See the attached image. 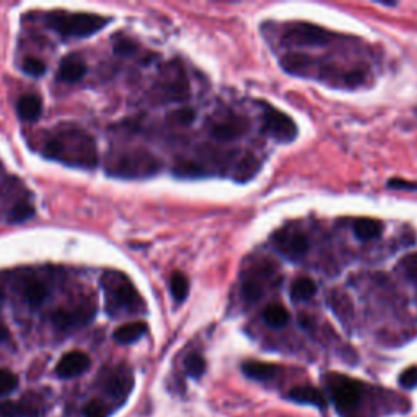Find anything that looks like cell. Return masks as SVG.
I'll return each instance as SVG.
<instances>
[{"label": "cell", "instance_id": "12", "mask_svg": "<svg viewBox=\"0 0 417 417\" xmlns=\"http://www.w3.org/2000/svg\"><path fill=\"white\" fill-rule=\"evenodd\" d=\"M289 398L292 401L302 403V405H311L320 407V409H324L328 406V401H326L324 394L320 391V389L313 388V387H295L293 389H290Z\"/></svg>", "mask_w": 417, "mask_h": 417}, {"label": "cell", "instance_id": "37", "mask_svg": "<svg viewBox=\"0 0 417 417\" xmlns=\"http://www.w3.org/2000/svg\"><path fill=\"white\" fill-rule=\"evenodd\" d=\"M8 336H10L8 329L3 324H0V341H7Z\"/></svg>", "mask_w": 417, "mask_h": 417}, {"label": "cell", "instance_id": "7", "mask_svg": "<svg viewBox=\"0 0 417 417\" xmlns=\"http://www.w3.org/2000/svg\"><path fill=\"white\" fill-rule=\"evenodd\" d=\"M158 171V162L147 153L139 155H128L116 165V175L126 178H140V176H151Z\"/></svg>", "mask_w": 417, "mask_h": 417}, {"label": "cell", "instance_id": "31", "mask_svg": "<svg viewBox=\"0 0 417 417\" xmlns=\"http://www.w3.org/2000/svg\"><path fill=\"white\" fill-rule=\"evenodd\" d=\"M85 417H108V406L104 403L93 400L84 407Z\"/></svg>", "mask_w": 417, "mask_h": 417}, {"label": "cell", "instance_id": "10", "mask_svg": "<svg viewBox=\"0 0 417 417\" xmlns=\"http://www.w3.org/2000/svg\"><path fill=\"white\" fill-rule=\"evenodd\" d=\"M248 128L249 124L246 119L233 116L212 126L211 135L212 139L219 140V142H232V140H237L238 137H242V135L246 134Z\"/></svg>", "mask_w": 417, "mask_h": 417}, {"label": "cell", "instance_id": "11", "mask_svg": "<svg viewBox=\"0 0 417 417\" xmlns=\"http://www.w3.org/2000/svg\"><path fill=\"white\" fill-rule=\"evenodd\" d=\"M85 74H87V64H85L84 59L77 56V54H72V56H67L66 59H62L61 66H59V70H57L59 79L69 81V84L79 81Z\"/></svg>", "mask_w": 417, "mask_h": 417}, {"label": "cell", "instance_id": "17", "mask_svg": "<svg viewBox=\"0 0 417 417\" xmlns=\"http://www.w3.org/2000/svg\"><path fill=\"white\" fill-rule=\"evenodd\" d=\"M38 414V407L26 405L25 401L0 403V417H36Z\"/></svg>", "mask_w": 417, "mask_h": 417}, {"label": "cell", "instance_id": "16", "mask_svg": "<svg viewBox=\"0 0 417 417\" xmlns=\"http://www.w3.org/2000/svg\"><path fill=\"white\" fill-rule=\"evenodd\" d=\"M383 232V225L374 219H359L353 224V233L360 242H371L380 238Z\"/></svg>", "mask_w": 417, "mask_h": 417}, {"label": "cell", "instance_id": "13", "mask_svg": "<svg viewBox=\"0 0 417 417\" xmlns=\"http://www.w3.org/2000/svg\"><path fill=\"white\" fill-rule=\"evenodd\" d=\"M243 371L249 378L266 382V380H273L275 375L279 374V369L273 364H267V362L251 360V362H244Z\"/></svg>", "mask_w": 417, "mask_h": 417}, {"label": "cell", "instance_id": "29", "mask_svg": "<svg viewBox=\"0 0 417 417\" xmlns=\"http://www.w3.org/2000/svg\"><path fill=\"white\" fill-rule=\"evenodd\" d=\"M170 117L181 126H189L196 121V111L191 108H180V110L171 113Z\"/></svg>", "mask_w": 417, "mask_h": 417}, {"label": "cell", "instance_id": "36", "mask_svg": "<svg viewBox=\"0 0 417 417\" xmlns=\"http://www.w3.org/2000/svg\"><path fill=\"white\" fill-rule=\"evenodd\" d=\"M362 81H364V74L359 70L349 72V74L344 75V84H346L347 87H359Z\"/></svg>", "mask_w": 417, "mask_h": 417}, {"label": "cell", "instance_id": "38", "mask_svg": "<svg viewBox=\"0 0 417 417\" xmlns=\"http://www.w3.org/2000/svg\"><path fill=\"white\" fill-rule=\"evenodd\" d=\"M2 297H3V295H2V292H0V298H2Z\"/></svg>", "mask_w": 417, "mask_h": 417}, {"label": "cell", "instance_id": "9", "mask_svg": "<svg viewBox=\"0 0 417 417\" xmlns=\"http://www.w3.org/2000/svg\"><path fill=\"white\" fill-rule=\"evenodd\" d=\"M90 367V357L81 351H70L57 362L56 374L61 378H74L85 374Z\"/></svg>", "mask_w": 417, "mask_h": 417}, {"label": "cell", "instance_id": "1", "mask_svg": "<svg viewBox=\"0 0 417 417\" xmlns=\"http://www.w3.org/2000/svg\"><path fill=\"white\" fill-rule=\"evenodd\" d=\"M108 21H110L108 18L95 13L52 12L46 17L49 28L64 38H87L103 30Z\"/></svg>", "mask_w": 417, "mask_h": 417}, {"label": "cell", "instance_id": "25", "mask_svg": "<svg viewBox=\"0 0 417 417\" xmlns=\"http://www.w3.org/2000/svg\"><path fill=\"white\" fill-rule=\"evenodd\" d=\"M33 215H35V207L31 206L30 202L21 201L13 206L10 214H8V222H12V224H21V222L31 219Z\"/></svg>", "mask_w": 417, "mask_h": 417}, {"label": "cell", "instance_id": "18", "mask_svg": "<svg viewBox=\"0 0 417 417\" xmlns=\"http://www.w3.org/2000/svg\"><path fill=\"white\" fill-rule=\"evenodd\" d=\"M310 64H311V59L300 52L287 54V56L280 59V66H282V69L292 75H305L307 70L310 69Z\"/></svg>", "mask_w": 417, "mask_h": 417}, {"label": "cell", "instance_id": "3", "mask_svg": "<svg viewBox=\"0 0 417 417\" xmlns=\"http://www.w3.org/2000/svg\"><path fill=\"white\" fill-rule=\"evenodd\" d=\"M329 389L333 394L334 405L342 414L356 409L360 405L362 394H364V387L360 382L342 377V375H333L329 378Z\"/></svg>", "mask_w": 417, "mask_h": 417}, {"label": "cell", "instance_id": "15", "mask_svg": "<svg viewBox=\"0 0 417 417\" xmlns=\"http://www.w3.org/2000/svg\"><path fill=\"white\" fill-rule=\"evenodd\" d=\"M147 333V324L144 321H134V323L122 324L115 331V339L119 344H133L139 341Z\"/></svg>", "mask_w": 417, "mask_h": 417}, {"label": "cell", "instance_id": "6", "mask_svg": "<svg viewBox=\"0 0 417 417\" xmlns=\"http://www.w3.org/2000/svg\"><path fill=\"white\" fill-rule=\"evenodd\" d=\"M274 244L290 261H300L310 251V242L305 235L293 230H280L274 235Z\"/></svg>", "mask_w": 417, "mask_h": 417}, {"label": "cell", "instance_id": "14", "mask_svg": "<svg viewBox=\"0 0 417 417\" xmlns=\"http://www.w3.org/2000/svg\"><path fill=\"white\" fill-rule=\"evenodd\" d=\"M43 111V104L36 95H25L18 99L17 113L21 119L25 121H36Z\"/></svg>", "mask_w": 417, "mask_h": 417}, {"label": "cell", "instance_id": "26", "mask_svg": "<svg viewBox=\"0 0 417 417\" xmlns=\"http://www.w3.org/2000/svg\"><path fill=\"white\" fill-rule=\"evenodd\" d=\"M184 369L186 374L193 378H201L206 371V360L199 353H191V356L186 357L184 360Z\"/></svg>", "mask_w": 417, "mask_h": 417}, {"label": "cell", "instance_id": "33", "mask_svg": "<svg viewBox=\"0 0 417 417\" xmlns=\"http://www.w3.org/2000/svg\"><path fill=\"white\" fill-rule=\"evenodd\" d=\"M135 44L133 41L129 39H117L115 43V54L117 56H129V54H133L135 51Z\"/></svg>", "mask_w": 417, "mask_h": 417}, {"label": "cell", "instance_id": "30", "mask_svg": "<svg viewBox=\"0 0 417 417\" xmlns=\"http://www.w3.org/2000/svg\"><path fill=\"white\" fill-rule=\"evenodd\" d=\"M23 70L31 77H41L46 72V66H44V62L41 61V59L28 57L23 62Z\"/></svg>", "mask_w": 417, "mask_h": 417}, {"label": "cell", "instance_id": "22", "mask_svg": "<svg viewBox=\"0 0 417 417\" xmlns=\"http://www.w3.org/2000/svg\"><path fill=\"white\" fill-rule=\"evenodd\" d=\"M258 170H260V163L256 162L255 155H249L248 153L246 157H243L238 162L237 168H235V180L244 183V181L251 180L258 173Z\"/></svg>", "mask_w": 417, "mask_h": 417}, {"label": "cell", "instance_id": "24", "mask_svg": "<svg viewBox=\"0 0 417 417\" xmlns=\"http://www.w3.org/2000/svg\"><path fill=\"white\" fill-rule=\"evenodd\" d=\"M170 290H171V295H173L176 302L178 303L184 302V298L188 297V292H189V282L188 279H186V275L181 273H175L171 275Z\"/></svg>", "mask_w": 417, "mask_h": 417}, {"label": "cell", "instance_id": "34", "mask_svg": "<svg viewBox=\"0 0 417 417\" xmlns=\"http://www.w3.org/2000/svg\"><path fill=\"white\" fill-rule=\"evenodd\" d=\"M405 271L406 275L411 280H414L417 282V255H412L409 258H406L405 260Z\"/></svg>", "mask_w": 417, "mask_h": 417}, {"label": "cell", "instance_id": "5", "mask_svg": "<svg viewBox=\"0 0 417 417\" xmlns=\"http://www.w3.org/2000/svg\"><path fill=\"white\" fill-rule=\"evenodd\" d=\"M285 43L293 44V46H307V48H316V46H326L331 43V33L328 30L321 28V26L311 25V23H300L292 26L284 36Z\"/></svg>", "mask_w": 417, "mask_h": 417}, {"label": "cell", "instance_id": "4", "mask_svg": "<svg viewBox=\"0 0 417 417\" xmlns=\"http://www.w3.org/2000/svg\"><path fill=\"white\" fill-rule=\"evenodd\" d=\"M262 134L269 135L278 142H292L297 137L298 130L297 124L285 113L275 110V108L267 104L264 115H262Z\"/></svg>", "mask_w": 417, "mask_h": 417}, {"label": "cell", "instance_id": "27", "mask_svg": "<svg viewBox=\"0 0 417 417\" xmlns=\"http://www.w3.org/2000/svg\"><path fill=\"white\" fill-rule=\"evenodd\" d=\"M242 295L244 298V302H248V303L258 302L262 295L261 284L255 279H246L242 285Z\"/></svg>", "mask_w": 417, "mask_h": 417}, {"label": "cell", "instance_id": "35", "mask_svg": "<svg viewBox=\"0 0 417 417\" xmlns=\"http://www.w3.org/2000/svg\"><path fill=\"white\" fill-rule=\"evenodd\" d=\"M176 173L180 176H197V175H202V171L199 166L193 165V163H184V165L176 166Z\"/></svg>", "mask_w": 417, "mask_h": 417}, {"label": "cell", "instance_id": "8", "mask_svg": "<svg viewBox=\"0 0 417 417\" xmlns=\"http://www.w3.org/2000/svg\"><path fill=\"white\" fill-rule=\"evenodd\" d=\"M95 316V307L81 305L74 310H67V308H57L52 313V323L57 326L59 329L69 331L74 328H80V326L90 323Z\"/></svg>", "mask_w": 417, "mask_h": 417}, {"label": "cell", "instance_id": "28", "mask_svg": "<svg viewBox=\"0 0 417 417\" xmlns=\"http://www.w3.org/2000/svg\"><path fill=\"white\" fill-rule=\"evenodd\" d=\"M18 387V377L13 371L0 369V396L12 393Z\"/></svg>", "mask_w": 417, "mask_h": 417}, {"label": "cell", "instance_id": "21", "mask_svg": "<svg viewBox=\"0 0 417 417\" xmlns=\"http://www.w3.org/2000/svg\"><path fill=\"white\" fill-rule=\"evenodd\" d=\"M48 297V289L46 285H44L41 280H30V282H26V287H25V298H26V303L31 308H38L44 303V300H46Z\"/></svg>", "mask_w": 417, "mask_h": 417}, {"label": "cell", "instance_id": "32", "mask_svg": "<svg viewBox=\"0 0 417 417\" xmlns=\"http://www.w3.org/2000/svg\"><path fill=\"white\" fill-rule=\"evenodd\" d=\"M400 383L403 388H416L417 387V367H409L401 374Z\"/></svg>", "mask_w": 417, "mask_h": 417}, {"label": "cell", "instance_id": "20", "mask_svg": "<svg viewBox=\"0 0 417 417\" xmlns=\"http://www.w3.org/2000/svg\"><path fill=\"white\" fill-rule=\"evenodd\" d=\"M316 293V284L315 280L310 278H298L295 282L290 287V295L293 300L297 302H305L310 300L311 297H315Z\"/></svg>", "mask_w": 417, "mask_h": 417}, {"label": "cell", "instance_id": "23", "mask_svg": "<svg viewBox=\"0 0 417 417\" xmlns=\"http://www.w3.org/2000/svg\"><path fill=\"white\" fill-rule=\"evenodd\" d=\"M262 318L273 328H282L289 323V313L280 305H269L262 311Z\"/></svg>", "mask_w": 417, "mask_h": 417}, {"label": "cell", "instance_id": "2", "mask_svg": "<svg viewBox=\"0 0 417 417\" xmlns=\"http://www.w3.org/2000/svg\"><path fill=\"white\" fill-rule=\"evenodd\" d=\"M103 290L106 293V310L111 316L121 315L122 311L142 310L144 303L137 290L122 274H108L103 278Z\"/></svg>", "mask_w": 417, "mask_h": 417}, {"label": "cell", "instance_id": "19", "mask_svg": "<svg viewBox=\"0 0 417 417\" xmlns=\"http://www.w3.org/2000/svg\"><path fill=\"white\" fill-rule=\"evenodd\" d=\"M328 305L341 320H351L353 315V305L352 300L349 298L346 293L342 292H333L328 295Z\"/></svg>", "mask_w": 417, "mask_h": 417}]
</instances>
